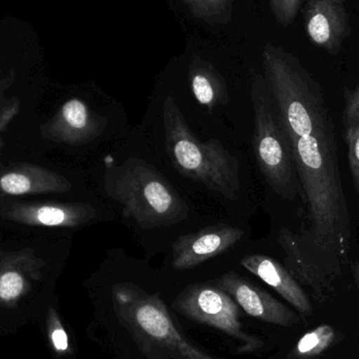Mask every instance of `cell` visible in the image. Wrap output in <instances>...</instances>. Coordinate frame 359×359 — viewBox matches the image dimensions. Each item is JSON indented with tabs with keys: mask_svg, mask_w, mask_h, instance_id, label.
Wrapping results in <instances>:
<instances>
[{
	"mask_svg": "<svg viewBox=\"0 0 359 359\" xmlns=\"http://www.w3.org/2000/svg\"><path fill=\"white\" fill-rule=\"evenodd\" d=\"M302 0H270V6L278 23L287 27L292 22Z\"/></svg>",
	"mask_w": 359,
	"mask_h": 359,
	"instance_id": "obj_15",
	"label": "cell"
},
{
	"mask_svg": "<svg viewBox=\"0 0 359 359\" xmlns=\"http://www.w3.org/2000/svg\"><path fill=\"white\" fill-rule=\"evenodd\" d=\"M62 116L67 126L74 133L79 134L82 139L99 136L107 126V118L94 115L86 103L78 99L67 101L63 105Z\"/></svg>",
	"mask_w": 359,
	"mask_h": 359,
	"instance_id": "obj_11",
	"label": "cell"
},
{
	"mask_svg": "<svg viewBox=\"0 0 359 359\" xmlns=\"http://www.w3.org/2000/svg\"><path fill=\"white\" fill-rule=\"evenodd\" d=\"M305 19L312 42L330 54H337L348 29L343 0H307Z\"/></svg>",
	"mask_w": 359,
	"mask_h": 359,
	"instance_id": "obj_8",
	"label": "cell"
},
{
	"mask_svg": "<svg viewBox=\"0 0 359 359\" xmlns=\"http://www.w3.org/2000/svg\"><path fill=\"white\" fill-rule=\"evenodd\" d=\"M162 118L166 154L175 170L227 200H236L241 189L238 159L219 140H198L174 97L164 100Z\"/></svg>",
	"mask_w": 359,
	"mask_h": 359,
	"instance_id": "obj_2",
	"label": "cell"
},
{
	"mask_svg": "<svg viewBox=\"0 0 359 359\" xmlns=\"http://www.w3.org/2000/svg\"><path fill=\"white\" fill-rule=\"evenodd\" d=\"M352 271H353L354 280H355L356 285H358L359 288V259L354 264Z\"/></svg>",
	"mask_w": 359,
	"mask_h": 359,
	"instance_id": "obj_21",
	"label": "cell"
},
{
	"mask_svg": "<svg viewBox=\"0 0 359 359\" xmlns=\"http://www.w3.org/2000/svg\"><path fill=\"white\" fill-rule=\"evenodd\" d=\"M250 96L255 113V161L269 187L280 198L292 202L301 196V185L290 140L265 76L257 74L253 77Z\"/></svg>",
	"mask_w": 359,
	"mask_h": 359,
	"instance_id": "obj_4",
	"label": "cell"
},
{
	"mask_svg": "<svg viewBox=\"0 0 359 359\" xmlns=\"http://www.w3.org/2000/svg\"><path fill=\"white\" fill-rule=\"evenodd\" d=\"M344 122L346 126L359 124V83L353 90H345Z\"/></svg>",
	"mask_w": 359,
	"mask_h": 359,
	"instance_id": "obj_17",
	"label": "cell"
},
{
	"mask_svg": "<svg viewBox=\"0 0 359 359\" xmlns=\"http://www.w3.org/2000/svg\"><path fill=\"white\" fill-rule=\"evenodd\" d=\"M190 12L209 23L227 22L233 0H183Z\"/></svg>",
	"mask_w": 359,
	"mask_h": 359,
	"instance_id": "obj_13",
	"label": "cell"
},
{
	"mask_svg": "<svg viewBox=\"0 0 359 359\" xmlns=\"http://www.w3.org/2000/svg\"><path fill=\"white\" fill-rule=\"evenodd\" d=\"M346 142L348 147L350 172L356 192L359 194V124L346 126Z\"/></svg>",
	"mask_w": 359,
	"mask_h": 359,
	"instance_id": "obj_14",
	"label": "cell"
},
{
	"mask_svg": "<svg viewBox=\"0 0 359 359\" xmlns=\"http://www.w3.org/2000/svg\"><path fill=\"white\" fill-rule=\"evenodd\" d=\"M23 280L16 272H6L0 278V299L13 301L21 294Z\"/></svg>",
	"mask_w": 359,
	"mask_h": 359,
	"instance_id": "obj_16",
	"label": "cell"
},
{
	"mask_svg": "<svg viewBox=\"0 0 359 359\" xmlns=\"http://www.w3.org/2000/svg\"><path fill=\"white\" fill-rule=\"evenodd\" d=\"M215 286L228 293L248 316L262 322L284 327L301 322L299 314L236 272L224 274Z\"/></svg>",
	"mask_w": 359,
	"mask_h": 359,
	"instance_id": "obj_7",
	"label": "cell"
},
{
	"mask_svg": "<svg viewBox=\"0 0 359 359\" xmlns=\"http://www.w3.org/2000/svg\"><path fill=\"white\" fill-rule=\"evenodd\" d=\"M174 307L190 320L240 341L243 351L253 352L263 346L261 339L245 332L238 304L217 286L204 283L191 285L180 293Z\"/></svg>",
	"mask_w": 359,
	"mask_h": 359,
	"instance_id": "obj_5",
	"label": "cell"
},
{
	"mask_svg": "<svg viewBox=\"0 0 359 359\" xmlns=\"http://www.w3.org/2000/svg\"><path fill=\"white\" fill-rule=\"evenodd\" d=\"M190 86L194 99L209 113L228 103L225 80L210 63L194 57L189 67Z\"/></svg>",
	"mask_w": 359,
	"mask_h": 359,
	"instance_id": "obj_10",
	"label": "cell"
},
{
	"mask_svg": "<svg viewBox=\"0 0 359 359\" xmlns=\"http://www.w3.org/2000/svg\"><path fill=\"white\" fill-rule=\"evenodd\" d=\"M38 219L44 225H60L67 221V212L57 207H42L38 211Z\"/></svg>",
	"mask_w": 359,
	"mask_h": 359,
	"instance_id": "obj_20",
	"label": "cell"
},
{
	"mask_svg": "<svg viewBox=\"0 0 359 359\" xmlns=\"http://www.w3.org/2000/svg\"><path fill=\"white\" fill-rule=\"evenodd\" d=\"M115 311L139 349L151 359H215L191 343L175 325L165 304L130 283L113 289Z\"/></svg>",
	"mask_w": 359,
	"mask_h": 359,
	"instance_id": "obj_3",
	"label": "cell"
},
{
	"mask_svg": "<svg viewBox=\"0 0 359 359\" xmlns=\"http://www.w3.org/2000/svg\"><path fill=\"white\" fill-rule=\"evenodd\" d=\"M50 341L55 350L60 353H65L69 350V337L67 333L65 332L61 323L58 318L55 316L53 318L52 324H50Z\"/></svg>",
	"mask_w": 359,
	"mask_h": 359,
	"instance_id": "obj_19",
	"label": "cell"
},
{
	"mask_svg": "<svg viewBox=\"0 0 359 359\" xmlns=\"http://www.w3.org/2000/svg\"><path fill=\"white\" fill-rule=\"evenodd\" d=\"M244 236V230L226 224H217L198 231L179 236L172 247L174 269L187 270L223 255Z\"/></svg>",
	"mask_w": 359,
	"mask_h": 359,
	"instance_id": "obj_6",
	"label": "cell"
},
{
	"mask_svg": "<svg viewBox=\"0 0 359 359\" xmlns=\"http://www.w3.org/2000/svg\"><path fill=\"white\" fill-rule=\"evenodd\" d=\"M0 184L2 189L8 194H21L29 189V179L18 174L6 175L1 179Z\"/></svg>",
	"mask_w": 359,
	"mask_h": 359,
	"instance_id": "obj_18",
	"label": "cell"
},
{
	"mask_svg": "<svg viewBox=\"0 0 359 359\" xmlns=\"http://www.w3.org/2000/svg\"><path fill=\"white\" fill-rule=\"evenodd\" d=\"M335 339V330L329 325H322L304 335L297 347L291 351L289 359H313L322 355Z\"/></svg>",
	"mask_w": 359,
	"mask_h": 359,
	"instance_id": "obj_12",
	"label": "cell"
},
{
	"mask_svg": "<svg viewBox=\"0 0 359 359\" xmlns=\"http://www.w3.org/2000/svg\"><path fill=\"white\" fill-rule=\"evenodd\" d=\"M241 265L273 288L285 301L305 316L313 312L309 297L286 267L265 255H246Z\"/></svg>",
	"mask_w": 359,
	"mask_h": 359,
	"instance_id": "obj_9",
	"label": "cell"
},
{
	"mask_svg": "<svg viewBox=\"0 0 359 359\" xmlns=\"http://www.w3.org/2000/svg\"><path fill=\"white\" fill-rule=\"evenodd\" d=\"M107 196L119 203L123 215L139 227L149 230L182 223L189 207L168 179L149 162L130 158L107 164L104 177Z\"/></svg>",
	"mask_w": 359,
	"mask_h": 359,
	"instance_id": "obj_1",
	"label": "cell"
}]
</instances>
